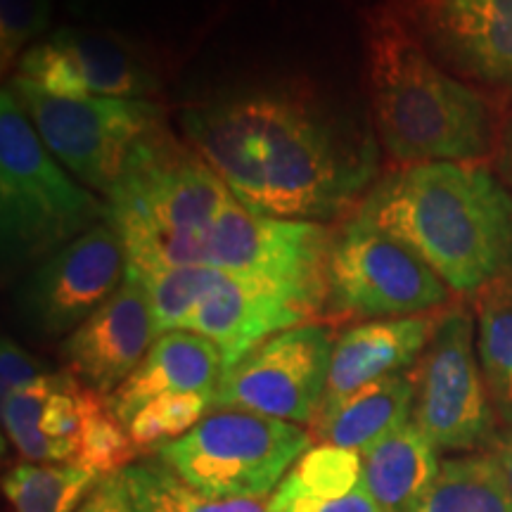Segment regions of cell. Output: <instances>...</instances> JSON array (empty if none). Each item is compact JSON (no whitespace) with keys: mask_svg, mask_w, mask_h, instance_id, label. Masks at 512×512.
<instances>
[{"mask_svg":"<svg viewBox=\"0 0 512 512\" xmlns=\"http://www.w3.org/2000/svg\"><path fill=\"white\" fill-rule=\"evenodd\" d=\"M121 475L136 512H268V498H214L192 489L157 456L131 463Z\"/></svg>","mask_w":512,"mask_h":512,"instance_id":"603a6c76","label":"cell"},{"mask_svg":"<svg viewBox=\"0 0 512 512\" xmlns=\"http://www.w3.org/2000/svg\"><path fill=\"white\" fill-rule=\"evenodd\" d=\"M309 448L311 434L294 422L214 408L188 434L152 453L202 494L261 501Z\"/></svg>","mask_w":512,"mask_h":512,"instance_id":"8992f818","label":"cell"},{"mask_svg":"<svg viewBox=\"0 0 512 512\" xmlns=\"http://www.w3.org/2000/svg\"><path fill=\"white\" fill-rule=\"evenodd\" d=\"M477 354L496 420L512 430V287L475 297Z\"/></svg>","mask_w":512,"mask_h":512,"instance_id":"cb8c5ba5","label":"cell"},{"mask_svg":"<svg viewBox=\"0 0 512 512\" xmlns=\"http://www.w3.org/2000/svg\"><path fill=\"white\" fill-rule=\"evenodd\" d=\"M53 15V0H0V62L3 72L41 38Z\"/></svg>","mask_w":512,"mask_h":512,"instance_id":"f1b7e54d","label":"cell"},{"mask_svg":"<svg viewBox=\"0 0 512 512\" xmlns=\"http://www.w3.org/2000/svg\"><path fill=\"white\" fill-rule=\"evenodd\" d=\"M313 512H384V510L377 505L373 494L366 489V484H361L356 486L351 494L337 498V501L320 505V508H316Z\"/></svg>","mask_w":512,"mask_h":512,"instance_id":"d6a6232c","label":"cell"},{"mask_svg":"<svg viewBox=\"0 0 512 512\" xmlns=\"http://www.w3.org/2000/svg\"><path fill=\"white\" fill-rule=\"evenodd\" d=\"M46 373L50 370L43 368L41 361H36L27 349L19 347L8 335L3 337V344H0V396L3 399L22 392Z\"/></svg>","mask_w":512,"mask_h":512,"instance_id":"f546056e","label":"cell"},{"mask_svg":"<svg viewBox=\"0 0 512 512\" xmlns=\"http://www.w3.org/2000/svg\"><path fill=\"white\" fill-rule=\"evenodd\" d=\"M335 230L325 223L285 221L256 214L233 197L197 240L195 266L223 273L264 275L287 283L325 287Z\"/></svg>","mask_w":512,"mask_h":512,"instance_id":"4fadbf2b","label":"cell"},{"mask_svg":"<svg viewBox=\"0 0 512 512\" xmlns=\"http://www.w3.org/2000/svg\"><path fill=\"white\" fill-rule=\"evenodd\" d=\"M494 453H496L498 467H501L505 491H508V498H510V503H512V430L508 432V437H505L501 444H498V448H496Z\"/></svg>","mask_w":512,"mask_h":512,"instance_id":"836d02e7","label":"cell"},{"mask_svg":"<svg viewBox=\"0 0 512 512\" xmlns=\"http://www.w3.org/2000/svg\"><path fill=\"white\" fill-rule=\"evenodd\" d=\"M181 128L245 207L273 219H349L380 178L375 128L297 81L209 95Z\"/></svg>","mask_w":512,"mask_h":512,"instance_id":"6da1fadb","label":"cell"},{"mask_svg":"<svg viewBox=\"0 0 512 512\" xmlns=\"http://www.w3.org/2000/svg\"><path fill=\"white\" fill-rule=\"evenodd\" d=\"M448 74L512 93V0H389Z\"/></svg>","mask_w":512,"mask_h":512,"instance_id":"9a60e30c","label":"cell"},{"mask_svg":"<svg viewBox=\"0 0 512 512\" xmlns=\"http://www.w3.org/2000/svg\"><path fill=\"white\" fill-rule=\"evenodd\" d=\"M17 76L62 98H150L162 91L155 55L114 29L62 27L17 60Z\"/></svg>","mask_w":512,"mask_h":512,"instance_id":"7c38bea8","label":"cell"},{"mask_svg":"<svg viewBox=\"0 0 512 512\" xmlns=\"http://www.w3.org/2000/svg\"><path fill=\"white\" fill-rule=\"evenodd\" d=\"M491 171L512 192V112L501 121L496 150L491 155Z\"/></svg>","mask_w":512,"mask_h":512,"instance_id":"1f68e13d","label":"cell"},{"mask_svg":"<svg viewBox=\"0 0 512 512\" xmlns=\"http://www.w3.org/2000/svg\"><path fill=\"white\" fill-rule=\"evenodd\" d=\"M370 117L396 166L491 159L501 131L494 102L448 74L389 5L366 12Z\"/></svg>","mask_w":512,"mask_h":512,"instance_id":"3957f363","label":"cell"},{"mask_svg":"<svg viewBox=\"0 0 512 512\" xmlns=\"http://www.w3.org/2000/svg\"><path fill=\"white\" fill-rule=\"evenodd\" d=\"M411 512H512L496 453L446 458Z\"/></svg>","mask_w":512,"mask_h":512,"instance_id":"7402d4cb","label":"cell"},{"mask_svg":"<svg viewBox=\"0 0 512 512\" xmlns=\"http://www.w3.org/2000/svg\"><path fill=\"white\" fill-rule=\"evenodd\" d=\"M325 299L323 287L209 268L200 302L181 330L211 339L230 368L268 337L311 323L325 311Z\"/></svg>","mask_w":512,"mask_h":512,"instance_id":"5bb4252c","label":"cell"},{"mask_svg":"<svg viewBox=\"0 0 512 512\" xmlns=\"http://www.w3.org/2000/svg\"><path fill=\"white\" fill-rule=\"evenodd\" d=\"M88 467L74 463H17L3 477V491L15 512H76L98 482Z\"/></svg>","mask_w":512,"mask_h":512,"instance_id":"d4e9b609","label":"cell"},{"mask_svg":"<svg viewBox=\"0 0 512 512\" xmlns=\"http://www.w3.org/2000/svg\"><path fill=\"white\" fill-rule=\"evenodd\" d=\"M233 197L207 159L164 124L136 145L105 202L128 264L152 273L195 266L197 240Z\"/></svg>","mask_w":512,"mask_h":512,"instance_id":"277c9868","label":"cell"},{"mask_svg":"<svg viewBox=\"0 0 512 512\" xmlns=\"http://www.w3.org/2000/svg\"><path fill=\"white\" fill-rule=\"evenodd\" d=\"M138 453L128 427L110 411L107 396L95 394L88 406L86 420H83L72 463L105 477L117 475L131 463H136Z\"/></svg>","mask_w":512,"mask_h":512,"instance_id":"484cf974","label":"cell"},{"mask_svg":"<svg viewBox=\"0 0 512 512\" xmlns=\"http://www.w3.org/2000/svg\"><path fill=\"white\" fill-rule=\"evenodd\" d=\"M356 216L413 249L451 292L512 287V192L482 164L396 166Z\"/></svg>","mask_w":512,"mask_h":512,"instance_id":"7a4b0ae2","label":"cell"},{"mask_svg":"<svg viewBox=\"0 0 512 512\" xmlns=\"http://www.w3.org/2000/svg\"><path fill=\"white\" fill-rule=\"evenodd\" d=\"M76 512H136L131 496H128L124 475L117 472V475L100 477Z\"/></svg>","mask_w":512,"mask_h":512,"instance_id":"4dcf8cb0","label":"cell"},{"mask_svg":"<svg viewBox=\"0 0 512 512\" xmlns=\"http://www.w3.org/2000/svg\"><path fill=\"white\" fill-rule=\"evenodd\" d=\"M226 373L221 349L207 337L190 330H171L152 342L140 366L107 396L110 411L124 422L145 403L169 394H216Z\"/></svg>","mask_w":512,"mask_h":512,"instance_id":"ac0fdd59","label":"cell"},{"mask_svg":"<svg viewBox=\"0 0 512 512\" xmlns=\"http://www.w3.org/2000/svg\"><path fill=\"white\" fill-rule=\"evenodd\" d=\"M57 373H46L22 392L3 399V427L12 444L29 463H53L50 448L41 434V415L53 392Z\"/></svg>","mask_w":512,"mask_h":512,"instance_id":"83f0119b","label":"cell"},{"mask_svg":"<svg viewBox=\"0 0 512 512\" xmlns=\"http://www.w3.org/2000/svg\"><path fill=\"white\" fill-rule=\"evenodd\" d=\"M441 313H418L403 318L366 320L337 337L325 387L323 406H335L356 389L382 380V377L406 373L418 363L437 330Z\"/></svg>","mask_w":512,"mask_h":512,"instance_id":"e0dca14e","label":"cell"},{"mask_svg":"<svg viewBox=\"0 0 512 512\" xmlns=\"http://www.w3.org/2000/svg\"><path fill=\"white\" fill-rule=\"evenodd\" d=\"M335 342V332L320 323L268 337L226 368L214 408H238L294 425L316 422Z\"/></svg>","mask_w":512,"mask_h":512,"instance_id":"30bf717a","label":"cell"},{"mask_svg":"<svg viewBox=\"0 0 512 512\" xmlns=\"http://www.w3.org/2000/svg\"><path fill=\"white\" fill-rule=\"evenodd\" d=\"M325 287V311L356 320L430 313L444 306L451 294L413 249L356 214L335 230Z\"/></svg>","mask_w":512,"mask_h":512,"instance_id":"ba28073f","label":"cell"},{"mask_svg":"<svg viewBox=\"0 0 512 512\" xmlns=\"http://www.w3.org/2000/svg\"><path fill=\"white\" fill-rule=\"evenodd\" d=\"M439 467V448L411 420L363 451V484L384 512H411Z\"/></svg>","mask_w":512,"mask_h":512,"instance_id":"ffe728a7","label":"cell"},{"mask_svg":"<svg viewBox=\"0 0 512 512\" xmlns=\"http://www.w3.org/2000/svg\"><path fill=\"white\" fill-rule=\"evenodd\" d=\"M128 273L124 240L110 221L31 266L15 290V311L38 339L69 337Z\"/></svg>","mask_w":512,"mask_h":512,"instance_id":"8fae6325","label":"cell"},{"mask_svg":"<svg viewBox=\"0 0 512 512\" xmlns=\"http://www.w3.org/2000/svg\"><path fill=\"white\" fill-rule=\"evenodd\" d=\"M150 292L138 268L128 264L119 290L64 337V370L102 396H110L140 366L155 342Z\"/></svg>","mask_w":512,"mask_h":512,"instance_id":"2e32d148","label":"cell"},{"mask_svg":"<svg viewBox=\"0 0 512 512\" xmlns=\"http://www.w3.org/2000/svg\"><path fill=\"white\" fill-rule=\"evenodd\" d=\"M363 484V453L332 444H316L268 498V512H313Z\"/></svg>","mask_w":512,"mask_h":512,"instance_id":"44dd1931","label":"cell"},{"mask_svg":"<svg viewBox=\"0 0 512 512\" xmlns=\"http://www.w3.org/2000/svg\"><path fill=\"white\" fill-rule=\"evenodd\" d=\"M413 399L415 382L411 373L382 377L320 411L316 418V437L320 444L363 453L389 432L411 422Z\"/></svg>","mask_w":512,"mask_h":512,"instance_id":"d6986e66","label":"cell"},{"mask_svg":"<svg viewBox=\"0 0 512 512\" xmlns=\"http://www.w3.org/2000/svg\"><path fill=\"white\" fill-rule=\"evenodd\" d=\"M5 88L57 162L102 200L140 140L164 126V107L150 98H62L17 74Z\"/></svg>","mask_w":512,"mask_h":512,"instance_id":"52a82bcc","label":"cell"},{"mask_svg":"<svg viewBox=\"0 0 512 512\" xmlns=\"http://www.w3.org/2000/svg\"><path fill=\"white\" fill-rule=\"evenodd\" d=\"M214 396L211 392L169 394L145 403L126 422L133 444L138 451H157L159 446L181 439L204 415L214 411Z\"/></svg>","mask_w":512,"mask_h":512,"instance_id":"4316f807","label":"cell"},{"mask_svg":"<svg viewBox=\"0 0 512 512\" xmlns=\"http://www.w3.org/2000/svg\"><path fill=\"white\" fill-rule=\"evenodd\" d=\"M413 422L439 451H484L496 439V413L477 354L475 320L441 313L413 370Z\"/></svg>","mask_w":512,"mask_h":512,"instance_id":"9c48e42d","label":"cell"},{"mask_svg":"<svg viewBox=\"0 0 512 512\" xmlns=\"http://www.w3.org/2000/svg\"><path fill=\"white\" fill-rule=\"evenodd\" d=\"M110 221V204L76 181L43 145L19 102L0 95V247L17 275Z\"/></svg>","mask_w":512,"mask_h":512,"instance_id":"5b68a950","label":"cell"}]
</instances>
